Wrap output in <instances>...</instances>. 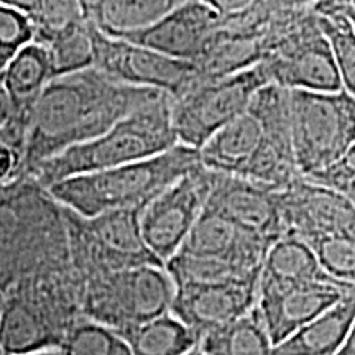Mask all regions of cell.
<instances>
[{
    "instance_id": "cell-30",
    "label": "cell",
    "mask_w": 355,
    "mask_h": 355,
    "mask_svg": "<svg viewBox=\"0 0 355 355\" xmlns=\"http://www.w3.org/2000/svg\"><path fill=\"white\" fill-rule=\"evenodd\" d=\"M248 114L259 122L263 137L283 152L293 153L290 91L275 84H266L254 96Z\"/></svg>"
},
{
    "instance_id": "cell-13",
    "label": "cell",
    "mask_w": 355,
    "mask_h": 355,
    "mask_svg": "<svg viewBox=\"0 0 355 355\" xmlns=\"http://www.w3.org/2000/svg\"><path fill=\"white\" fill-rule=\"evenodd\" d=\"M285 235L313 243L337 234H355V207L339 191L300 176L279 191Z\"/></svg>"
},
{
    "instance_id": "cell-1",
    "label": "cell",
    "mask_w": 355,
    "mask_h": 355,
    "mask_svg": "<svg viewBox=\"0 0 355 355\" xmlns=\"http://www.w3.org/2000/svg\"><path fill=\"white\" fill-rule=\"evenodd\" d=\"M163 96L168 94L115 83L94 68L51 79L30 121L25 175L66 150L94 140Z\"/></svg>"
},
{
    "instance_id": "cell-17",
    "label": "cell",
    "mask_w": 355,
    "mask_h": 355,
    "mask_svg": "<svg viewBox=\"0 0 355 355\" xmlns=\"http://www.w3.org/2000/svg\"><path fill=\"white\" fill-rule=\"evenodd\" d=\"M259 283L176 288L170 313L201 340L250 313L259 301Z\"/></svg>"
},
{
    "instance_id": "cell-27",
    "label": "cell",
    "mask_w": 355,
    "mask_h": 355,
    "mask_svg": "<svg viewBox=\"0 0 355 355\" xmlns=\"http://www.w3.org/2000/svg\"><path fill=\"white\" fill-rule=\"evenodd\" d=\"M209 355H273L275 345L257 306L245 316L199 340Z\"/></svg>"
},
{
    "instance_id": "cell-18",
    "label": "cell",
    "mask_w": 355,
    "mask_h": 355,
    "mask_svg": "<svg viewBox=\"0 0 355 355\" xmlns=\"http://www.w3.org/2000/svg\"><path fill=\"white\" fill-rule=\"evenodd\" d=\"M270 247L272 242L266 239L204 209L178 254L225 259L248 270H261Z\"/></svg>"
},
{
    "instance_id": "cell-16",
    "label": "cell",
    "mask_w": 355,
    "mask_h": 355,
    "mask_svg": "<svg viewBox=\"0 0 355 355\" xmlns=\"http://www.w3.org/2000/svg\"><path fill=\"white\" fill-rule=\"evenodd\" d=\"M219 19L211 2H180L155 25L119 40L194 63L219 26Z\"/></svg>"
},
{
    "instance_id": "cell-40",
    "label": "cell",
    "mask_w": 355,
    "mask_h": 355,
    "mask_svg": "<svg viewBox=\"0 0 355 355\" xmlns=\"http://www.w3.org/2000/svg\"><path fill=\"white\" fill-rule=\"evenodd\" d=\"M24 355H61L60 350H44V352H33V354H24Z\"/></svg>"
},
{
    "instance_id": "cell-22",
    "label": "cell",
    "mask_w": 355,
    "mask_h": 355,
    "mask_svg": "<svg viewBox=\"0 0 355 355\" xmlns=\"http://www.w3.org/2000/svg\"><path fill=\"white\" fill-rule=\"evenodd\" d=\"M51 79L53 74L46 51L37 43L25 46L0 76V83L6 89L12 107L15 109L17 115L28 122V125L40 97Z\"/></svg>"
},
{
    "instance_id": "cell-33",
    "label": "cell",
    "mask_w": 355,
    "mask_h": 355,
    "mask_svg": "<svg viewBox=\"0 0 355 355\" xmlns=\"http://www.w3.org/2000/svg\"><path fill=\"white\" fill-rule=\"evenodd\" d=\"M322 272L345 290H355V234H337L309 243Z\"/></svg>"
},
{
    "instance_id": "cell-14",
    "label": "cell",
    "mask_w": 355,
    "mask_h": 355,
    "mask_svg": "<svg viewBox=\"0 0 355 355\" xmlns=\"http://www.w3.org/2000/svg\"><path fill=\"white\" fill-rule=\"evenodd\" d=\"M204 209L216 212L272 243L285 235L279 191L245 178L212 171L211 191Z\"/></svg>"
},
{
    "instance_id": "cell-2",
    "label": "cell",
    "mask_w": 355,
    "mask_h": 355,
    "mask_svg": "<svg viewBox=\"0 0 355 355\" xmlns=\"http://www.w3.org/2000/svg\"><path fill=\"white\" fill-rule=\"evenodd\" d=\"M63 209L33 178L0 188V291L61 263H68Z\"/></svg>"
},
{
    "instance_id": "cell-29",
    "label": "cell",
    "mask_w": 355,
    "mask_h": 355,
    "mask_svg": "<svg viewBox=\"0 0 355 355\" xmlns=\"http://www.w3.org/2000/svg\"><path fill=\"white\" fill-rule=\"evenodd\" d=\"M92 30L94 25L86 19L42 43H37L46 51L53 79L92 68L94 63Z\"/></svg>"
},
{
    "instance_id": "cell-41",
    "label": "cell",
    "mask_w": 355,
    "mask_h": 355,
    "mask_svg": "<svg viewBox=\"0 0 355 355\" xmlns=\"http://www.w3.org/2000/svg\"><path fill=\"white\" fill-rule=\"evenodd\" d=\"M186 355H209V354H207V352H204V350H202V349L199 347V345H198V347H194L193 350H189V352L186 354Z\"/></svg>"
},
{
    "instance_id": "cell-21",
    "label": "cell",
    "mask_w": 355,
    "mask_h": 355,
    "mask_svg": "<svg viewBox=\"0 0 355 355\" xmlns=\"http://www.w3.org/2000/svg\"><path fill=\"white\" fill-rule=\"evenodd\" d=\"M263 140L259 122L250 114H243L216 133L199 150L206 170L222 175L241 176Z\"/></svg>"
},
{
    "instance_id": "cell-15",
    "label": "cell",
    "mask_w": 355,
    "mask_h": 355,
    "mask_svg": "<svg viewBox=\"0 0 355 355\" xmlns=\"http://www.w3.org/2000/svg\"><path fill=\"white\" fill-rule=\"evenodd\" d=\"M349 291L332 283H259V309L261 321L273 345L282 344L291 334L334 306Z\"/></svg>"
},
{
    "instance_id": "cell-28",
    "label": "cell",
    "mask_w": 355,
    "mask_h": 355,
    "mask_svg": "<svg viewBox=\"0 0 355 355\" xmlns=\"http://www.w3.org/2000/svg\"><path fill=\"white\" fill-rule=\"evenodd\" d=\"M319 28L329 43L343 89L355 97V30L343 2H314Z\"/></svg>"
},
{
    "instance_id": "cell-39",
    "label": "cell",
    "mask_w": 355,
    "mask_h": 355,
    "mask_svg": "<svg viewBox=\"0 0 355 355\" xmlns=\"http://www.w3.org/2000/svg\"><path fill=\"white\" fill-rule=\"evenodd\" d=\"M343 12L347 15L355 30V2H343Z\"/></svg>"
},
{
    "instance_id": "cell-23",
    "label": "cell",
    "mask_w": 355,
    "mask_h": 355,
    "mask_svg": "<svg viewBox=\"0 0 355 355\" xmlns=\"http://www.w3.org/2000/svg\"><path fill=\"white\" fill-rule=\"evenodd\" d=\"M178 3L175 0H92L84 2V8L101 33L125 38L155 25Z\"/></svg>"
},
{
    "instance_id": "cell-25",
    "label": "cell",
    "mask_w": 355,
    "mask_h": 355,
    "mask_svg": "<svg viewBox=\"0 0 355 355\" xmlns=\"http://www.w3.org/2000/svg\"><path fill=\"white\" fill-rule=\"evenodd\" d=\"M165 270L175 288L241 285L257 282L261 275V270H248L232 260L186 254H176L168 260Z\"/></svg>"
},
{
    "instance_id": "cell-8",
    "label": "cell",
    "mask_w": 355,
    "mask_h": 355,
    "mask_svg": "<svg viewBox=\"0 0 355 355\" xmlns=\"http://www.w3.org/2000/svg\"><path fill=\"white\" fill-rule=\"evenodd\" d=\"M175 293L165 266L121 270L84 285L83 316L121 332L170 313Z\"/></svg>"
},
{
    "instance_id": "cell-43",
    "label": "cell",
    "mask_w": 355,
    "mask_h": 355,
    "mask_svg": "<svg viewBox=\"0 0 355 355\" xmlns=\"http://www.w3.org/2000/svg\"><path fill=\"white\" fill-rule=\"evenodd\" d=\"M0 355H6V354H3V350H2V347H0Z\"/></svg>"
},
{
    "instance_id": "cell-9",
    "label": "cell",
    "mask_w": 355,
    "mask_h": 355,
    "mask_svg": "<svg viewBox=\"0 0 355 355\" xmlns=\"http://www.w3.org/2000/svg\"><path fill=\"white\" fill-rule=\"evenodd\" d=\"M268 79L260 66L234 76L198 81L173 99V127L178 141L201 150L217 132L247 114L248 105Z\"/></svg>"
},
{
    "instance_id": "cell-10",
    "label": "cell",
    "mask_w": 355,
    "mask_h": 355,
    "mask_svg": "<svg viewBox=\"0 0 355 355\" xmlns=\"http://www.w3.org/2000/svg\"><path fill=\"white\" fill-rule=\"evenodd\" d=\"M260 68L270 84L288 91H343L334 56L313 13L298 28L266 48Z\"/></svg>"
},
{
    "instance_id": "cell-24",
    "label": "cell",
    "mask_w": 355,
    "mask_h": 355,
    "mask_svg": "<svg viewBox=\"0 0 355 355\" xmlns=\"http://www.w3.org/2000/svg\"><path fill=\"white\" fill-rule=\"evenodd\" d=\"M261 283H332L322 272L313 247L295 235H283L266 252L260 275ZM340 286V285H339Z\"/></svg>"
},
{
    "instance_id": "cell-20",
    "label": "cell",
    "mask_w": 355,
    "mask_h": 355,
    "mask_svg": "<svg viewBox=\"0 0 355 355\" xmlns=\"http://www.w3.org/2000/svg\"><path fill=\"white\" fill-rule=\"evenodd\" d=\"M261 58L263 40L217 26L193 64L199 81H212L255 68L260 64Z\"/></svg>"
},
{
    "instance_id": "cell-4",
    "label": "cell",
    "mask_w": 355,
    "mask_h": 355,
    "mask_svg": "<svg viewBox=\"0 0 355 355\" xmlns=\"http://www.w3.org/2000/svg\"><path fill=\"white\" fill-rule=\"evenodd\" d=\"M201 165L199 150L178 144L158 157L68 178L46 191L60 206L83 217L112 211H144L163 191Z\"/></svg>"
},
{
    "instance_id": "cell-12",
    "label": "cell",
    "mask_w": 355,
    "mask_h": 355,
    "mask_svg": "<svg viewBox=\"0 0 355 355\" xmlns=\"http://www.w3.org/2000/svg\"><path fill=\"white\" fill-rule=\"evenodd\" d=\"M212 171L202 165L181 178L153 199L140 214V227L148 250L166 265L173 259L206 207Z\"/></svg>"
},
{
    "instance_id": "cell-6",
    "label": "cell",
    "mask_w": 355,
    "mask_h": 355,
    "mask_svg": "<svg viewBox=\"0 0 355 355\" xmlns=\"http://www.w3.org/2000/svg\"><path fill=\"white\" fill-rule=\"evenodd\" d=\"M61 209L68 234L69 263L83 286L91 279L121 270L165 266L144 241L141 211H112L83 217L63 206Z\"/></svg>"
},
{
    "instance_id": "cell-7",
    "label": "cell",
    "mask_w": 355,
    "mask_h": 355,
    "mask_svg": "<svg viewBox=\"0 0 355 355\" xmlns=\"http://www.w3.org/2000/svg\"><path fill=\"white\" fill-rule=\"evenodd\" d=\"M293 153L298 173L313 178L355 145V97L347 92L290 91Z\"/></svg>"
},
{
    "instance_id": "cell-36",
    "label": "cell",
    "mask_w": 355,
    "mask_h": 355,
    "mask_svg": "<svg viewBox=\"0 0 355 355\" xmlns=\"http://www.w3.org/2000/svg\"><path fill=\"white\" fill-rule=\"evenodd\" d=\"M28 122L17 115L8 96L0 83V144H7L20 150L25 158V144L28 135Z\"/></svg>"
},
{
    "instance_id": "cell-5",
    "label": "cell",
    "mask_w": 355,
    "mask_h": 355,
    "mask_svg": "<svg viewBox=\"0 0 355 355\" xmlns=\"http://www.w3.org/2000/svg\"><path fill=\"white\" fill-rule=\"evenodd\" d=\"M171 112L173 97H159L153 104L122 119L94 140L73 146L43 163L30 178L48 189L68 178L112 170L158 157L180 144Z\"/></svg>"
},
{
    "instance_id": "cell-3",
    "label": "cell",
    "mask_w": 355,
    "mask_h": 355,
    "mask_svg": "<svg viewBox=\"0 0 355 355\" xmlns=\"http://www.w3.org/2000/svg\"><path fill=\"white\" fill-rule=\"evenodd\" d=\"M83 318V285L71 263L40 270L6 295L0 347L6 355L60 350Z\"/></svg>"
},
{
    "instance_id": "cell-35",
    "label": "cell",
    "mask_w": 355,
    "mask_h": 355,
    "mask_svg": "<svg viewBox=\"0 0 355 355\" xmlns=\"http://www.w3.org/2000/svg\"><path fill=\"white\" fill-rule=\"evenodd\" d=\"M309 180L318 184L339 191L355 207V145L339 163H336L329 170L309 178Z\"/></svg>"
},
{
    "instance_id": "cell-19",
    "label": "cell",
    "mask_w": 355,
    "mask_h": 355,
    "mask_svg": "<svg viewBox=\"0 0 355 355\" xmlns=\"http://www.w3.org/2000/svg\"><path fill=\"white\" fill-rule=\"evenodd\" d=\"M355 319V290L275 345L273 355H336Z\"/></svg>"
},
{
    "instance_id": "cell-38",
    "label": "cell",
    "mask_w": 355,
    "mask_h": 355,
    "mask_svg": "<svg viewBox=\"0 0 355 355\" xmlns=\"http://www.w3.org/2000/svg\"><path fill=\"white\" fill-rule=\"evenodd\" d=\"M336 355H355V319L352 326H350L349 334L345 337L343 347H340V350Z\"/></svg>"
},
{
    "instance_id": "cell-31",
    "label": "cell",
    "mask_w": 355,
    "mask_h": 355,
    "mask_svg": "<svg viewBox=\"0 0 355 355\" xmlns=\"http://www.w3.org/2000/svg\"><path fill=\"white\" fill-rule=\"evenodd\" d=\"M12 3L28 17L33 28V43H42L87 19L84 2L76 0H13Z\"/></svg>"
},
{
    "instance_id": "cell-32",
    "label": "cell",
    "mask_w": 355,
    "mask_h": 355,
    "mask_svg": "<svg viewBox=\"0 0 355 355\" xmlns=\"http://www.w3.org/2000/svg\"><path fill=\"white\" fill-rule=\"evenodd\" d=\"M61 355H130L119 332L87 318H79L64 337Z\"/></svg>"
},
{
    "instance_id": "cell-26",
    "label": "cell",
    "mask_w": 355,
    "mask_h": 355,
    "mask_svg": "<svg viewBox=\"0 0 355 355\" xmlns=\"http://www.w3.org/2000/svg\"><path fill=\"white\" fill-rule=\"evenodd\" d=\"M119 334L128 345L130 355H186L199 344L198 337L171 313Z\"/></svg>"
},
{
    "instance_id": "cell-37",
    "label": "cell",
    "mask_w": 355,
    "mask_h": 355,
    "mask_svg": "<svg viewBox=\"0 0 355 355\" xmlns=\"http://www.w3.org/2000/svg\"><path fill=\"white\" fill-rule=\"evenodd\" d=\"M24 176H26L24 153L10 145L0 144V188Z\"/></svg>"
},
{
    "instance_id": "cell-34",
    "label": "cell",
    "mask_w": 355,
    "mask_h": 355,
    "mask_svg": "<svg viewBox=\"0 0 355 355\" xmlns=\"http://www.w3.org/2000/svg\"><path fill=\"white\" fill-rule=\"evenodd\" d=\"M30 43H33V28L25 12L12 2H0V76Z\"/></svg>"
},
{
    "instance_id": "cell-42",
    "label": "cell",
    "mask_w": 355,
    "mask_h": 355,
    "mask_svg": "<svg viewBox=\"0 0 355 355\" xmlns=\"http://www.w3.org/2000/svg\"><path fill=\"white\" fill-rule=\"evenodd\" d=\"M3 304H6V295L0 291V318H2V311H3Z\"/></svg>"
},
{
    "instance_id": "cell-11",
    "label": "cell",
    "mask_w": 355,
    "mask_h": 355,
    "mask_svg": "<svg viewBox=\"0 0 355 355\" xmlns=\"http://www.w3.org/2000/svg\"><path fill=\"white\" fill-rule=\"evenodd\" d=\"M92 68L115 83L155 89L176 99L199 81L193 63L173 60L125 40L110 38L96 26L92 30Z\"/></svg>"
}]
</instances>
